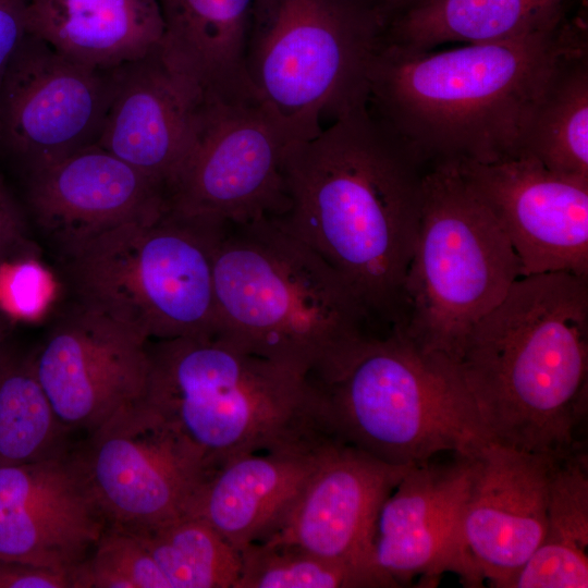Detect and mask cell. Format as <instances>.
Here are the masks:
<instances>
[{
  "instance_id": "cell-32",
  "label": "cell",
  "mask_w": 588,
  "mask_h": 588,
  "mask_svg": "<svg viewBox=\"0 0 588 588\" xmlns=\"http://www.w3.org/2000/svg\"><path fill=\"white\" fill-rule=\"evenodd\" d=\"M0 588H72L70 574L0 559Z\"/></svg>"
},
{
  "instance_id": "cell-27",
  "label": "cell",
  "mask_w": 588,
  "mask_h": 588,
  "mask_svg": "<svg viewBox=\"0 0 588 588\" xmlns=\"http://www.w3.org/2000/svg\"><path fill=\"white\" fill-rule=\"evenodd\" d=\"M29 356L0 344V467L38 462L69 452Z\"/></svg>"
},
{
  "instance_id": "cell-20",
  "label": "cell",
  "mask_w": 588,
  "mask_h": 588,
  "mask_svg": "<svg viewBox=\"0 0 588 588\" xmlns=\"http://www.w3.org/2000/svg\"><path fill=\"white\" fill-rule=\"evenodd\" d=\"M113 90L96 143L164 194L186 151L198 95L155 52L112 70Z\"/></svg>"
},
{
  "instance_id": "cell-29",
  "label": "cell",
  "mask_w": 588,
  "mask_h": 588,
  "mask_svg": "<svg viewBox=\"0 0 588 588\" xmlns=\"http://www.w3.org/2000/svg\"><path fill=\"white\" fill-rule=\"evenodd\" d=\"M234 588H392L390 579L345 565L299 546L266 540L241 551Z\"/></svg>"
},
{
  "instance_id": "cell-30",
  "label": "cell",
  "mask_w": 588,
  "mask_h": 588,
  "mask_svg": "<svg viewBox=\"0 0 588 588\" xmlns=\"http://www.w3.org/2000/svg\"><path fill=\"white\" fill-rule=\"evenodd\" d=\"M72 588H170L135 534L106 527L89 555L71 572Z\"/></svg>"
},
{
  "instance_id": "cell-17",
  "label": "cell",
  "mask_w": 588,
  "mask_h": 588,
  "mask_svg": "<svg viewBox=\"0 0 588 588\" xmlns=\"http://www.w3.org/2000/svg\"><path fill=\"white\" fill-rule=\"evenodd\" d=\"M555 458L491 442L475 452L462 535L469 562L491 587L501 588L540 544Z\"/></svg>"
},
{
  "instance_id": "cell-4",
  "label": "cell",
  "mask_w": 588,
  "mask_h": 588,
  "mask_svg": "<svg viewBox=\"0 0 588 588\" xmlns=\"http://www.w3.org/2000/svg\"><path fill=\"white\" fill-rule=\"evenodd\" d=\"M213 289L217 335L305 377L370 335L352 289L277 218L222 225Z\"/></svg>"
},
{
  "instance_id": "cell-14",
  "label": "cell",
  "mask_w": 588,
  "mask_h": 588,
  "mask_svg": "<svg viewBox=\"0 0 588 588\" xmlns=\"http://www.w3.org/2000/svg\"><path fill=\"white\" fill-rule=\"evenodd\" d=\"M509 237L524 275L588 279V181L555 173L526 154L454 161Z\"/></svg>"
},
{
  "instance_id": "cell-28",
  "label": "cell",
  "mask_w": 588,
  "mask_h": 588,
  "mask_svg": "<svg viewBox=\"0 0 588 588\" xmlns=\"http://www.w3.org/2000/svg\"><path fill=\"white\" fill-rule=\"evenodd\" d=\"M131 532L143 541L170 588H234L241 553L203 518L186 514Z\"/></svg>"
},
{
  "instance_id": "cell-10",
  "label": "cell",
  "mask_w": 588,
  "mask_h": 588,
  "mask_svg": "<svg viewBox=\"0 0 588 588\" xmlns=\"http://www.w3.org/2000/svg\"><path fill=\"white\" fill-rule=\"evenodd\" d=\"M292 145L254 100L203 102L166 209L218 224L280 217Z\"/></svg>"
},
{
  "instance_id": "cell-36",
  "label": "cell",
  "mask_w": 588,
  "mask_h": 588,
  "mask_svg": "<svg viewBox=\"0 0 588 588\" xmlns=\"http://www.w3.org/2000/svg\"><path fill=\"white\" fill-rule=\"evenodd\" d=\"M395 2H404V1H411V0H394Z\"/></svg>"
},
{
  "instance_id": "cell-26",
  "label": "cell",
  "mask_w": 588,
  "mask_h": 588,
  "mask_svg": "<svg viewBox=\"0 0 588 588\" xmlns=\"http://www.w3.org/2000/svg\"><path fill=\"white\" fill-rule=\"evenodd\" d=\"M520 154L588 181V46L568 54L552 74L528 119Z\"/></svg>"
},
{
  "instance_id": "cell-16",
  "label": "cell",
  "mask_w": 588,
  "mask_h": 588,
  "mask_svg": "<svg viewBox=\"0 0 588 588\" xmlns=\"http://www.w3.org/2000/svg\"><path fill=\"white\" fill-rule=\"evenodd\" d=\"M106 527L73 452L0 467V559L71 577Z\"/></svg>"
},
{
  "instance_id": "cell-8",
  "label": "cell",
  "mask_w": 588,
  "mask_h": 588,
  "mask_svg": "<svg viewBox=\"0 0 588 588\" xmlns=\"http://www.w3.org/2000/svg\"><path fill=\"white\" fill-rule=\"evenodd\" d=\"M222 225L166 210L94 237L62 258L75 302L148 341L217 334Z\"/></svg>"
},
{
  "instance_id": "cell-21",
  "label": "cell",
  "mask_w": 588,
  "mask_h": 588,
  "mask_svg": "<svg viewBox=\"0 0 588 588\" xmlns=\"http://www.w3.org/2000/svg\"><path fill=\"white\" fill-rule=\"evenodd\" d=\"M334 442L232 458L205 478L187 514L206 520L238 551L265 541L283 526Z\"/></svg>"
},
{
  "instance_id": "cell-12",
  "label": "cell",
  "mask_w": 588,
  "mask_h": 588,
  "mask_svg": "<svg viewBox=\"0 0 588 588\" xmlns=\"http://www.w3.org/2000/svg\"><path fill=\"white\" fill-rule=\"evenodd\" d=\"M112 70L72 60L28 33L0 85V144L27 174L96 145Z\"/></svg>"
},
{
  "instance_id": "cell-19",
  "label": "cell",
  "mask_w": 588,
  "mask_h": 588,
  "mask_svg": "<svg viewBox=\"0 0 588 588\" xmlns=\"http://www.w3.org/2000/svg\"><path fill=\"white\" fill-rule=\"evenodd\" d=\"M412 466L388 464L334 442L283 526L267 540L293 543L390 579L373 563L376 522L381 504Z\"/></svg>"
},
{
  "instance_id": "cell-22",
  "label": "cell",
  "mask_w": 588,
  "mask_h": 588,
  "mask_svg": "<svg viewBox=\"0 0 588 588\" xmlns=\"http://www.w3.org/2000/svg\"><path fill=\"white\" fill-rule=\"evenodd\" d=\"M159 54L204 102L253 100L245 50L253 0H159Z\"/></svg>"
},
{
  "instance_id": "cell-34",
  "label": "cell",
  "mask_w": 588,
  "mask_h": 588,
  "mask_svg": "<svg viewBox=\"0 0 588 588\" xmlns=\"http://www.w3.org/2000/svg\"><path fill=\"white\" fill-rule=\"evenodd\" d=\"M24 242V222L12 197L0 183V264Z\"/></svg>"
},
{
  "instance_id": "cell-18",
  "label": "cell",
  "mask_w": 588,
  "mask_h": 588,
  "mask_svg": "<svg viewBox=\"0 0 588 588\" xmlns=\"http://www.w3.org/2000/svg\"><path fill=\"white\" fill-rule=\"evenodd\" d=\"M27 176L33 218L62 258L109 230L167 210L156 184L98 145Z\"/></svg>"
},
{
  "instance_id": "cell-33",
  "label": "cell",
  "mask_w": 588,
  "mask_h": 588,
  "mask_svg": "<svg viewBox=\"0 0 588 588\" xmlns=\"http://www.w3.org/2000/svg\"><path fill=\"white\" fill-rule=\"evenodd\" d=\"M29 0H0V85L17 48L28 34Z\"/></svg>"
},
{
  "instance_id": "cell-5",
  "label": "cell",
  "mask_w": 588,
  "mask_h": 588,
  "mask_svg": "<svg viewBox=\"0 0 588 588\" xmlns=\"http://www.w3.org/2000/svg\"><path fill=\"white\" fill-rule=\"evenodd\" d=\"M143 401L207 476L237 456L334 442L307 378L212 335L149 341ZM206 476V477H207Z\"/></svg>"
},
{
  "instance_id": "cell-7",
  "label": "cell",
  "mask_w": 588,
  "mask_h": 588,
  "mask_svg": "<svg viewBox=\"0 0 588 588\" xmlns=\"http://www.w3.org/2000/svg\"><path fill=\"white\" fill-rule=\"evenodd\" d=\"M388 0H253L245 50L249 95L293 144L327 117L367 105Z\"/></svg>"
},
{
  "instance_id": "cell-3",
  "label": "cell",
  "mask_w": 588,
  "mask_h": 588,
  "mask_svg": "<svg viewBox=\"0 0 588 588\" xmlns=\"http://www.w3.org/2000/svg\"><path fill=\"white\" fill-rule=\"evenodd\" d=\"M457 365L488 442L554 457L586 448L588 279L520 277L471 328Z\"/></svg>"
},
{
  "instance_id": "cell-9",
  "label": "cell",
  "mask_w": 588,
  "mask_h": 588,
  "mask_svg": "<svg viewBox=\"0 0 588 588\" xmlns=\"http://www.w3.org/2000/svg\"><path fill=\"white\" fill-rule=\"evenodd\" d=\"M520 277L509 237L456 162L431 164L421 177L404 316L395 327L420 348L457 363L471 328Z\"/></svg>"
},
{
  "instance_id": "cell-1",
  "label": "cell",
  "mask_w": 588,
  "mask_h": 588,
  "mask_svg": "<svg viewBox=\"0 0 588 588\" xmlns=\"http://www.w3.org/2000/svg\"><path fill=\"white\" fill-rule=\"evenodd\" d=\"M421 164L369 111L291 146L280 223L347 283L370 318L401 324L421 203Z\"/></svg>"
},
{
  "instance_id": "cell-24",
  "label": "cell",
  "mask_w": 588,
  "mask_h": 588,
  "mask_svg": "<svg viewBox=\"0 0 588 588\" xmlns=\"http://www.w3.org/2000/svg\"><path fill=\"white\" fill-rule=\"evenodd\" d=\"M576 0H411L392 2L384 40L411 50L498 41L547 28Z\"/></svg>"
},
{
  "instance_id": "cell-11",
  "label": "cell",
  "mask_w": 588,
  "mask_h": 588,
  "mask_svg": "<svg viewBox=\"0 0 588 588\" xmlns=\"http://www.w3.org/2000/svg\"><path fill=\"white\" fill-rule=\"evenodd\" d=\"M87 436L73 454L107 527L139 531L187 514L207 471L143 399Z\"/></svg>"
},
{
  "instance_id": "cell-25",
  "label": "cell",
  "mask_w": 588,
  "mask_h": 588,
  "mask_svg": "<svg viewBox=\"0 0 588 588\" xmlns=\"http://www.w3.org/2000/svg\"><path fill=\"white\" fill-rule=\"evenodd\" d=\"M588 587V455L586 448L553 462L543 538L501 588Z\"/></svg>"
},
{
  "instance_id": "cell-31",
  "label": "cell",
  "mask_w": 588,
  "mask_h": 588,
  "mask_svg": "<svg viewBox=\"0 0 588 588\" xmlns=\"http://www.w3.org/2000/svg\"><path fill=\"white\" fill-rule=\"evenodd\" d=\"M56 294L53 275L38 260L19 257L0 264V307L9 316L37 320L46 314Z\"/></svg>"
},
{
  "instance_id": "cell-35",
  "label": "cell",
  "mask_w": 588,
  "mask_h": 588,
  "mask_svg": "<svg viewBox=\"0 0 588 588\" xmlns=\"http://www.w3.org/2000/svg\"><path fill=\"white\" fill-rule=\"evenodd\" d=\"M3 340H4V327L0 322V344L3 343Z\"/></svg>"
},
{
  "instance_id": "cell-23",
  "label": "cell",
  "mask_w": 588,
  "mask_h": 588,
  "mask_svg": "<svg viewBox=\"0 0 588 588\" xmlns=\"http://www.w3.org/2000/svg\"><path fill=\"white\" fill-rule=\"evenodd\" d=\"M28 33L61 54L111 70L159 49V0H29Z\"/></svg>"
},
{
  "instance_id": "cell-6",
  "label": "cell",
  "mask_w": 588,
  "mask_h": 588,
  "mask_svg": "<svg viewBox=\"0 0 588 588\" xmlns=\"http://www.w3.org/2000/svg\"><path fill=\"white\" fill-rule=\"evenodd\" d=\"M306 378L329 436L388 464L471 454L488 443L457 363L397 327Z\"/></svg>"
},
{
  "instance_id": "cell-13",
  "label": "cell",
  "mask_w": 588,
  "mask_h": 588,
  "mask_svg": "<svg viewBox=\"0 0 588 588\" xmlns=\"http://www.w3.org/2000/svg\"><path fill=\"white\" fill-rule=\"evenodd\" d=\"M149 341L74 302L30 355L36 377L61 425L87 433L143 397Z\"/></svg>"
},
{
  "instance_id": "cell-15",
  "label": "cell",
  "mask_w": 588,
  "mask_h": 588,
  "mask_svg": "<svg viewBox=\"0 0 588 588\" xmlns=\"http://www.w3.org/2000/svg\"><path fill=\"white\" fill-rule=\"evenodd\" d=\"M474 454H441L413 465L381 504L373 563L399 587L416 576L434 583L446 572L465 586H482L462 535Z\"/></svg>"
},
{
  "instance_id": "cell-2",
  "label": "cell",
  "mask_w": 588,
  "mask_h": 588,
  "mask_svg": "<svg viewBox=\"0 0 588 588\" xmlns=\"http://www.w3.org/2000/svg\"><path fill=\"white\" fill-rule=\"evenodd\" d=\"M585 46L586 23L569 13L537 32L446 50H411L383 39L367 108L420 164L502 160L520 154L552 74Z\"/></svg>"
}]
</instances>
